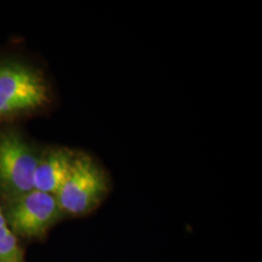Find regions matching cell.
<instances>
[{
	"mask_svg": "<svg viewBox=\"0 0 262 262\" xmlns=\"http://www.w3.org/2000/svg\"><path fill=\"white\" fill-rule=\"evenodd\" d=\"M0 262H28L24 244L12 233L0 204Z\"/></svg>",
	"mask_w": 262,
	"mask_h": 262,
	"instance_id": "6",
	"label": "cell"
},
{
	"mask_svg": "<svg viewBox=\"0 0 262 262\" xmlns=\"http://www.w3.org/2000/svg\"><path fill=\"white\" fill-rule=\"evenodd\" d=\"M40 155L14 131L0 134V196L3 202L34 189Z\"/></svg>",
	"mask_w": 262,
	"mask_h": 262,
	"instance_id": "4",
	"label": "cell"
},
{
	"mask_svg": "<svg viewBox=\"0 0 262 262\" xmlns=\"http://www.w3.org/2000/svg\"><path fill=\"white\" fill-rule=\"evenodd\" d=\"M76 151L52 148L40 155L34 174V189L56 195L72 168Z\"/></svg>",
	"mask_w": 262,
	"mask_h": 262,
	"instance_id": "5",
	"label": "cell"
},
{
	"mask_svg": "<svg viewBox=\"0 0 262 262\" xmlns=\"http://www.w3.org/2000/svg\"><path fill=\"white\" fill-rule=\"evenodd\" d=\"M7 225L19 242H39L64 216L56 195L33 189L1 204Z\"/></svg>",
	"mask_w": 262,
	"mask_h": 262,
	"instance_id": "2",
	"label": "cell"
},
{
	"mask_svg": "<svg viewBox=\"0 0 262 262\" xmlns=\"http://www.w3.org/2000/svg\"><path fill=\"white\" fill-rule=\"evenodd\" d=\"M110 191V179L105 169L91 156L76 152L66 182L56 194L64 216L89 215L101 204Z\"/></svg>",
	"mask_w": 262,
	"mask_h": 262,
	"instance_id": "1",
	"label": "cell"
},
{
	"mask_svg": "<svg viewBox=\"0 0 262 262\" xmlns=\"http://www.w3.org/2000/svg\"><path fill=\"white\" fill-rule=\"evenodd\" d=\"M49 88L37 70L18 62L0 63V122L43 108Z\"/></svg>",
	"mask_w": 262,
	"mask_h": 262,
	"instance_id": "3",
	"label": "cell"
}]
</instances>
